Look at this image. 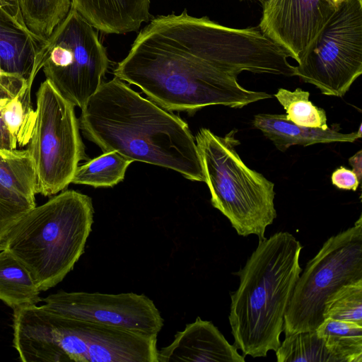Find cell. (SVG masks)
<instances>
[{
	"instance_id": "f546056e",
	"label": "cell",
	"mask_w": 362,
	"mask_h": 362,
	"mask_svg": "<svg viewBox=\"0 0 362 362\" xmlns=\"http://www.w3.org/2000/svg\"><path fill=\"white\" fill-rule=\"evenodd\" d=\"M9 1H11L12 2H14V3H16V4H19L18 3V0H9Z\"/></svg>"
},
{
	"instance_id": "30bf717a",
	"label": "cell",
	"mask_w": 362,
	"mask_h": 362,
	"mask_svg": "<svg viewBox=\"0 0 362 362\" xmlns=\"http://www.w3.org/2000/svg\"><path fill=\"white\" fill-rule=\"evenodd\" d=\"M108 65L95 28L71 7L46 41L42 66L46 79L82 109L103 83Z\"/></svg>"
},
{
	"instance_id": "ffe728a7",
	"label": "cell",
	"mask_w": 362,
	"mask_h": 362,
	"mask_svg": "<svg viewBox=\"0 0 362 362\" xmlns=\"http://www.w3.org/2000/svg\"><path fill=\"white\" fill-rule=\"evenodd\" d=\"M132 160L117 151H107L78 165L71 183L94 187H112L124 177Z\"/></svg>"
},
{
	"instance_id": "52a82bcc",
	"label": "cell",
	"mask_w": 362,
	"mask_h": 362,
	"mask_svg": "<svg viewBox=\"0 0 362 362\" xmlns=\"http://www.w3.org/2000/svg\"><path fill=\"white\" fill-rule=\"evenodd\" d=\"M362 279V216L329 238L306 264L284 317L285 336L315 331L324 320V303L341 286Z\"/></svg>"
},
{
	"instance_id": "5b68a950",
	"label": "cell",
	"mask_w": 362,
	"mask_h": 362,
	"mask_svg": "<svg viewBox=\"0 0 362 362\" xmlns=\"http://www.w3.org/2000/svg\"><path fill=\"white\" fill-rule=\"evenodd\" d=\"M90 197L63 190L21 216L2 242L28 269L41 291L60 283L84 252L92 230Z\"/></svg>"
},
{
	"instance_id": "603a6c76",
	"label": "cell",
	"mask_w": 362,
	"mask_h": 362,
	"mask_svg": "<svg viewBox=\"0 0 362 362\" xmlns=\"http://www.w3.org/2000/svg\"><path fill=\"white\" fill-rule=\"evenodd\" d=\"M275 353L278 362H337L315 331L286 336Z\"/></svg>"
},
{
	"instance_id": "7a4b0ae2",
	"label": "cell",
	"mask_w": 362,
	"mask_h": 362,
	"mask_svg": "<svg viewBox=\"0 0 362 362\" xmlns=\"http://www.w3.org/2000/svg\"><path fill=\"white\" fill-rule=\"evenodd\" d=\"M83 135L103 152L173 170L204 182L194 137L177 115L143 98L117 77L103 82L81 109Z\"/></svg>"
},
{
	"instance_id": "277c9868",
	"label": "cell",
	"mask_w": 362,
	"mask_h": 362,
	"mask_svg": "<svg viewBox=\"0 0 362 362\" xmlns=\"http://www.w3.org/2000/svg\"><path fill=\"white\" fill-rule=\"evenodd\" d=\"M13 346L24 362H158L157 335L71 319L42 305L13 310Z\"/></svg>"
},
{
	"instance_id": "6da1fadb",
	"label": "cell",
	"mask_w": 362,
	"mask_h": 362,
	"mask_svg": "<svg viewBox=\"0 0 362 362\" xmlns=\"http://www.w3.org/2000/svg\"><path fill=\"white\" fill-rule=\"evenodd\" d=\"M278 55L276 44L258 26L226 27L185 10L153 18L114 74L168 111L241 108L273 95L243 88L238 74H272Z\"/></svg>"
},
{
	"instance_id": "4fadbf2b",
	"label": "cell",
	"mask_w": 362,
	"mask_h": 362,
	"mask_svg": "<svg viewBox=\"0 0 362 362\" xmlns=\"http://www.w3.org/2000/svg\"><path fill=\"white\" fill-rule=\"evenodd\" d=\"M341 0H265L258 25L297 62Z\"/></svg>"
},
{
	"instance_id": "8fae6325",
	"label": "cell",
	"mask_w": 362,
	"mask_h": 362,
	"mask_svg": "<svg viewBox=\"0 0 362 362\" xmlns=\"http://www.w3.org/2000/svg\"><path fill=\"white\" fill-rule=\"evenodd\" d=\"M47 310L66 317L102 324L146 335H157L163 319L144 294L59 291L45 298Z\"/></svg>"
},
{
	"instance_id": "ac0fdd59",
	"label": "cell",
	"mask_w": 362,
	"mask_h": 362,
	"mask_svg": "<svg viewBox=\"0 0 362 362\" xmlns=\"http://www.w3.org/2000/svg\"><path fill=\"white\" fill-rule=\"evenodd\" d=\"M0 185L35 205L37 175L27 149H0Z\"/></svg>"
},
{
	"instance_id": "ba28073f",
	"label": "cell",
	"mask_w": 362,
	"mask_h": 362,
	"mask_svg": "<svg viewBox=\"0 0 362 362\" xmlns=\"http://www.w3.org/2000/svg\"><path fill=\"white\" fill-rule=\"evenodd\" d=\"M74 105L47 79L36 93L35 121L28 144L37 175V192L55 195L71 183L86 159Z\"/></svg>"
},
{
	"instance_id": "5bb4252c",
	"label": "cell",
	"mask_w": 362,
	"mask_h": 362,
	"mask_svg": "<svg viewBox=\"0 0 362 362\" xmlns=\"http://www.w3.org/2000/svg\"><path fill=\"white\" fill-rule=\"evenodd\" d=\"M245 356L230 344L210 321L197 317L177 332L173 341L158 351V362H245Z\"/></svg>"
},
{
	"instance_id": "9a60e30c",
	"label": "cell",
	"mask_w": 362,
	"mask_h": 362,
	"mask_svg": "<svg viewBox=\"0 0 362 362\" xmlns=\"http://www.w3.org/2000/svg\"><path fill=\"white\" fill-rule=\"evenodd\" d=\"M150 0H71L95 29L106 34L136 31L151 17Z\"/></svg>"
},
{
	"instance_id": "9c48e42d",
	"label": "cell",
	"mask_w": 362,
	"mask_h": 362,
	"mask_svg": "<svg viewBox=\"0 0 362 362\" xmlns=\"http://www.w3.org/2000/svg\"><path fill=\"white\" fill-rule=\"evenodd\" d=\"M294 76L343 97L362 74V0H341L305 49Z\"/></svg>"
},
{
	"instance_id": "d6986e66",
	"label": "cell",
	"mask_w": 362,
	"mask_h": 362,
	"mask_svg": "<svg viewBox=\"0 0 362 362\" xmlns=\"http://www.w3.org/2000/svg\"><path fill=\"white\" fill-rule=\"evenodd\" d=\"M315 332L337 362H362V325L327 318Z\"/></svg>"
},
{
	"instance_id": "3957f363",
	"label": "cell",
	"mask_w": 362,
	"mask_h": 362,
	"mask_svg": "<svg viewBox=\"0 0 362 362\" xmlns=\"http://www.w3.org/2000/svg\"><path fill=\"white\" fill-rule=\"evenodd\" d=\"M303 246L291 233L277 232L259 240L230 294L228 316L233 345L243 356L266 357L281 344L284 317L302 272Z\"/></svg>"
},
{
	"instance_id": "484cf974",
	"label": "cell",
	"mask_w": 362,
	"mask_h": 362,
	"mask_svg": "<svg viewBox=\"0 0 362 362\" xmlns=\"http://www.w3.org/2000/svg\"><path fill=\"white\" fill-rule=\"evenodd\" d=\"M331 180L333 185L346 190L356 191L360 184L356 174L344 166H340L332 173Z\"/></svg>"
},
{
	"instance_id": "44dd1931",
	"label": "cell",
	"mask_w": 362,
	"mask_h": 362,
	"mask_svg": "<svg viewBox=\"0 0 362 362\" xmlns=\"http://www.w3.org/2000/svg\"><path fill=\"white\" fill-rule=\"evenodd\" d=\"M18 3L27 26L44 41L71 8V0H18Z\"/></svg>"
},
{
	"instance_id": "83f0119b",
	"label": "cell",
	"mask_w": 362,
	"mask_h": 362,
	"mask_svg": "<svg viewBox=\"0 0 362 362\" xmlns=\"http://www.w3.org/2000/svg\"><path fill=\"white\" fill-rule=\"evenodd\" d=\"M0 202L4 204L16 206L25 211H28L36 205H33L23 198L9 192L0 185Z\"/></svg>"
},
{
	"instance_id": "d4e9b609",
	"label": "cell",
	"mask_w": 362,
	"mask_h": 362,
	"mask_svg": "<svg viewBox=\"0 0 362 362\" xmlns=\"http://www.w3.org/2000/svg\"><path fill=\"white\" fill-rule=\"evenodd\" d=\"M323 318L362 325V279L341 286L327 297Z\"/></svg>"
},
{
	"instance_id": "2e32d148",
	"label": "cell",
	"mask_w": 362,
	"mask_h": 362,
	"mask_svg": "<svg viewBox=\"0 0 362 362\" xmlns=\"http://www.w3.org/2000/svg\"><path fill=\"white\" fill-rule=\"evenodd\" d=\"M252 123L281 151L296 145L354 142L362 136L361 124L358 132L342 133L339 127L322 129L299 126L288 120L286 115L258 114Z\"/></svg>"
},
{
	"instance_id": "cb8c5ba5",
	"label": "cell",
	"mask_w": 362,
	"mask_h": 362,
	"mask_svg": "<svg viewBox=\"0 0 362 362\" xmlns=\"http://www.w3.org/2000/svg\"><path fill=\"white\" fill-rule=\"evenodd\" d=\"M310 93L300 88L294 91L279 88L274 96L284 108L286 118L302 127L327 129L325 111L309 100Z\"/></svg>"
},
{
	"instance_id": "8992f818",
	"label": "cell",
	"mask_w": 362,
	"mask_h": 362,
	"mask_svg": "<svg viewBox=\"0 0 362 362\" xmlns=\"http://www.w3.org/2000/svg\"><path fill=\"white\" fill-rule=\"evenodd\" d=\"M233 129L223 137L202 128L195 141L212 206L230 221L239 235L265 238L276 218L274 184L250 169L235 150L240 141Z\"/></svg>"
},
{
	"instance_id": "4316f807",
	"label": "cell",
	"mask_w": 362,
	"mask_h": 362,
	"mask_svg": "<svg viewBox=\"0 0 362 362\" xmlns=\"http://www.w3.org/2000/svg\"><path fill=\"white\" fill-rule=\"evenodd\" d=\"M8 95H9L0 87V149L13 150L17 148L18 144L6 127L1 115V105Z\"/></svg>"
},
{
	"instance_id": "f1b7e54d",
	"label": "cell",
	"mask_w": 362,
	"mask_h": 362,
	"mask_svg": "<svg viewBox=\"0 0 362 362\" xmlns=\"http://www.w3.org/2000/svg\"><path fill=\"white\" fill-rule=\"evenodd\" d=\"M349 163L361 181L362 174V151H358L356 154L350 157L349 158Z\"/></svg>"
},
{
	"instance_id": "e0dca14e",
	"label": "cell",
	"mask_w": 362,
	"mask_h": 362,
	"mask_svg": "<svg viewBox=\"0 0 362 362\" xmlns=\"http://www.w3.org/2000/svg\"><path fill=\"white\" fill-rule=\"evenodd\" d=\"M40 292L25 267L8 250H0V300L15 310L37 305Z\"/></svg>"
},
{
	"instance_id": "7402d4cb",
	"label": "cell",
	"mask_w": 362,
	"mask_h": 362,
	"mask_svg": "<svg viewBox=\"0 0 362 362\" xmlns=\"http://www.w3.org/2000/svg\"><path fill=\"white\" fill-rule=\"evenodd\" d=\"M30 93L23 90L14 97L8 95L1 105L4 123L18 146L27 145L35 121V110L32 107Z\"/></svg>"
},
{
	"instance_id": "7c38bea8",
	"label": "cell",
	"mask_w": 362,
	"mask_h": 362,
	"mask_svg": "<svg viewBox=\"0 0 362 362\" xmlns=\"http://www.w3.org/2000/svg\"><path fill=\"white\" fill-rule=\"evenodd\" d=\"M45 43L27 26L19 4L0 0V87L10 96L31 91Z\"/></svg>"
}]
</instances>
